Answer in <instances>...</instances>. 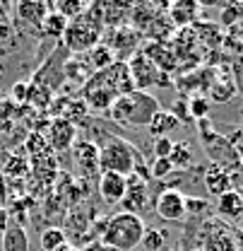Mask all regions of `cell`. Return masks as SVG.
<instances>
[{"label": "cell", "mask_w": 243, "mask_h": 251, "mask_svg": "<svg viewBox=\"0 0 243 251\" xmlns=\"http://www.w3.org/2000/svg\"><path fill=\"white\" fill-rule=\"evenodd\" d=\"M202 186H205V191L210 196L219 198V196H224L226 191L234 188V176L229 172H224L221 167H217V164L210 162L205 167V172H202Z\"/></svg>", "instance_id": "obj_18"}, {"label": "cell", "mask_w": 243, "mask_h": 251, "mask_svg": "<svg viewBox=\"0 0 243 251\" xmlns=\"http://www.w3.org/2000/svg\"><path fill=\"white\" fill-rule=\"evenodd\" d=\"M0 244H2V232H0Z\"/></svg>", "instance_id": "obj_50"}, {"label": "cell", "mask_w": 243, "mask_h": 251, "mask_svg": "<svg viewBox=\"0 0 243 251\" xmlns=\"http://www.w3.org/2000/svg\"><path fill=\"white\" fill-rule=\"evenodd\" d=\"M2 251H29V237H27V229L15 225L10 220L7 229L2 232Z\"/></svg>", "instance_id": "obj_23"}, {"label": "cell", "mask_w": 243, "mask_h": 251, "mask_svg": "<svg viewBox=\"0 0 243 251\" xmlns=\"http://www.w3.org/2000/svg\"><path fill=\"white\" fill-rule=\"evenodd\" d=\"M229 143H231V145H234V148H236V150L243 155V126H241V128H236V130L229 135Z\"/></svg>", "instance_id": "obj_42"}, {"label": "cell", "mask_w": 243, "mask_h": 251, "mask_svg": "<svg viewBox=\"0 0 243 251\" xmlns=\"http://www.w3.org/2000/svg\"><path fill=\"white\" fill-rule=\"evenodd\" d=\"M154 215L166 222L185 220V193L178 188H161L154 198Z\"/></svg>", "instance_id": "obj_10"}, {"label": "cell", "mask_w": 243, "mask_h": 251, "mask_svg": "<svg viewBox=\"0 0 243 251\" xmlns=\"http://www.w3.org/2000/svg\"><path fill=\"white\" fill-rule=\"evenodd\" d=\"M185 218L205 220L212 218V203L200 196H185Z\"/></svg>", "instance_id": "obj_29"}, {"label": "cell", "mask_w": 243, "mask_h": 251, "mask_svg": "<svg viewBox=\"0 0 243 251\" xmlns=\"http://www.w3.org/2000/svg\"><path fill=\"white\" fill-rule=\"evenodd\" d=\"M104 15H101V2H89L82 17L67 22L65 34L61 39V46L67 53H89L94 46L101 44L104 39Z\"/></svg>", "instance_id": "obj_2"}, {"label": "cell", "mask_w": 243, "mask_h": 251, "mask_svg": "<svg viewBox=\"0 0 243 251\" xmlns=\"http://www.w3.org/2000/svg\"><path fill=\"white\" fill-rule=\"evenodd\" d=\"M239 229H241V232H243V218H241V222H239Z\"/></svg>", "instance_id": "obj_48"}, {"label": "cell", "mask_w": 243, "mask_h": 251, "mask_svg": "<svg viewBox=\"0 0 243 251\" xmlns=\"http://www.w3.org/2000/svg\"><path fill=\"white\" fill-rule=\"evenodd\" d=\"M150 174H152V181H169L174 174V167L169 159H154L152 167H150Z\"/></svg>", "instance_id": "obj_37"}, {"label": "cell", "mask_w": 243, "mask_h": 251, "mask_svg": "<svg viewBox=\"0 0 243 251\" xmlns=\"http://www.w3.org/2000/svg\"><path fill=\"white\" fill-rule=\"evenodd\" d=\"M145 251H164L166 249V234L164 229H156V227H147L145 234H142V244Z\"/></svg>", "instance_id": "obj_36"}, {"label": "cell", "mask_w": 243, "mask_h": 251, "mask_svg": "<svg viewBox=\"0 0 243 251\" xmlns=\"http://www.w3.org/2000/svg\"><path fill=\"white\" fill-rule=\"evenodd\" d=\"M7 225H10V213H7V208H0V232H5Z\"/></svg>", "instance_id": "obj_44"}, {"label": "cell", "mask_w": 243, "mask_h": 251, "mask_svg": "<svg viewBox=\"0 0 243 251\" xmlns=\"http://www.w3.org/2000/svg\"><path fill=\"white\" fill-rule=\"evenodd\" d=\"M58 251H77V249H75L72 244H65V247H61V249H58Z\"/></svg>", "instance_id": "obj_45"}, {"label": "cell", "mask_w": 243, "mask_h": 251, "mask_svg": "<svg viewBox=\"0 0 243 251\" xmlns=\"http://www.w3.org/2000/svg\"><path fill=\"white\" fill-rule=\"evenodd\" d=\"M27 92H29V82L27 80H17L12 87H10V99L15 104H27Z\"/></svg>", "instance_id": "obj_41"}, {"label": "cell", "mask_w": 243, "mask_h": 251, "mask_svg": "<svg viewBox=\"0 0 243 251\" xmlns=\"http://www.w3.org/2000/svg\"><path fill=\"white\" fill-rule=\"evenodd\" d=\"M89 130L104 135V140L94 143L99 148V169L101 172H113V174H121V176H130L133 169H135V162L140 159L137 148L133 143H128L125 138L111 133V130L101 133L96 126H91Z\"/></svg>", "instance_id": "obj_3"}, {"label": "cell", "mask_w": 243, "mask_h": 251, "mask_svg": "<svg viewBox=\"0 0 243 251\" xmlns=\"http://www.w3.org/2000/svg\"><path fill=\"white\" fill-rule=\"evenodd\" d=\"M200 2H190V0H181V2H174L169 5V20L176 29H185V27H193L200 17Z\"/></svg>", "instance_id": "obj_20"}, {"label": "cell", "mask_w": 243, "mask_h": 251, "mask_svg": "<svg viewBox=\"0 0 243 251\" xmlns=\"http://www.w3.org/2000/svg\"><path fill=\"white\" fill-rule=\"evenodd\" d=\"M142 53L154 63V68L156 70H161V73H174L176 68H178V61H176V53H174V49H171V44L169 41H147V46L142 49Z\"/></svg>", "instance_id": "obj_17"}, {"label": "cell", "mask_w": 243, "mask_h": 251, "mask_svg": "<svg viewBox=\"0 0 243 251\" xmlns=\"http://www.w3.org/2000/svg\"><path fill=\"white\" fill-rule=\"evenodd\" d=\"M241 172H243V155H241Z\"/></svg>", "instance_id": "obj_49"}, {"label": "cell", "mask_w": 243, "mask_h": 251, "mask_svg": "<svg viewBox=\"0 0 243 251\" xmlns=\"http://www.w3.org/2000/svg\"><path fill=\"white\" fill-rule=\"evenodd\" d=\"M229 75H231V82L236 87V94H243V58H239V56L229 58Z\"/></svg>", "instance_id": "obj_38"}, {"label": "cell", "mask_w": 243, "mask_h": 251, "mask_svg": "<svg viewBox=\"0 0 243 251\" xmlns=\"http://www.w3.org/2000/svg\"><path fill=\"white\" fill-rule=\"evenodd\" d=\"M195 251H200V249H195Z\"/></svg>", "instance_id": "obj_52"}, {"label": "cell", "mask_w": 243, "mask_h": 251, "mask_svg": "<svg viewBox=\"0 0 243 251\" xmlns=\"http://www.w3.org/2000/svg\"><path fill=\"white\" fill-rule=\"evenodd\" d=\"M193 227L198 232L193 249L200 251H239L236 227L219 220L217 215L205 220H193Z\"/></svg>", "instance_id": "obj_6"}, {"label": "cell", "mask_w": 243, "mask_h": 251, "mask_svg": "<svg viewBox=\"0 0 243 251\" xmlns=\"http://www.w3.org/2000/svg\"><path fill=\"white\" fill-rule=\"evenodd\" d=\"M193 31H195L198 44L202 41V44L207 46V51H217V49L221 46V41H224V31H221L219 25H214V22H195V25H193Z\"/></svg>", "instance_id": "obj_22"}, {"label": "cell", "mask_w": 243, "mask_h": 251, "mask_svg": "<svg viewBox=\"0 0 243 251\" xmlns=\"http://www.w3.org/2000/svg\"><path fill=\"white\" fill-rule=\"evenodd\" d=\"M87 7H89V2H85V0H58V2H48V12H51V10L58 12L67 22L82 17Z\"/></svg>", "instance_id": "obj_27"}, {"label": "cell", "mask_w": 243, "mask_h": 251, "mask_svg": "<svg viewBox=\"0 0 243 251\" xmlns=\"http://www.w3.org/2000/svg\"><path fill=\"white\" fill-rule=\"evenodd\" d=\"M159 101L152 92H133L121 94L111 109H109V119L118 126H128V128H147L152 121V116L159 111Z\"/></svg>", "instance_id": "obj_4"}, {"label": "cell", "mask_w": 243, "mask_h": 251, "mask_svg": "<svg viewBox=\"0 0 243 251\" xmlns=\"http://www.w3.org/2000/svg\"><path fill=\"white\" fill-rule=\"evenodd\" d=\"M214 210H217V218L224 220V222H241L243 203H241V198H239V193H236V188H231L224 196H219Z\"/></svg>", "instance_id": "obj_21"}, {"label": "cell", "mask_w": 243, "mask_h": 251, "mask_svg": "<svg viewBox=\"0 0 243 251\" xmlns=\"http://www.w3.org/2000/svg\"><path fill=\"white\" fill-rule=\"evenodd\" d=\"M63 73H65V82H72V85H77V87H82L91 75H94L87 53H75V56L70 53V58H65Z\"/></svg>", "instance_id": "obj_19"}, {"label": "cell", "mask_w": 243, "mask_h": 251, "mask_svg": "<svg viewBox=\"0 0 243 251\" xmlns=\"http://www.w3.org/2000/svg\"><path fill=\"white\" fill-rule=\"evenodd\" d=\"M12 10L17 15V25H24L27 29H34V34H39L46 15H48V2H44V0H22Z\"/></svg>", "instance_id": "obj_15"}, {"label": "cell", "mask_w": 243, "mask_h": 251, "mask_svg": "<svg viewBox=\"0 0 243 251\" xmlns=\"http://www.w3.org/2000/svg\"><path fill=\"white\" fill-rule=\"evenodd\" d=\"M169 162L174 169H190L193 167V148L188 143H174V150L169 155Z\"/></svg>", "instance_id": "obj_32"}, {"label": "cell", "mask_w": 243, "mask_h": 251, "mask_svg": "<svg viewBox=\"0 0 243 251\" xmlns=\"http://www.w3.org/2000/svg\"><path fill=\"white\" fill-rule=\"evenodd\" d=\"M169 114H171V116H174L178 124H193V119H190V111H188V99H185V97L174 99V104H171Z\"/></svg>", "instance_id": "obj_39"}, {"label": "cell", "mask_w": 243, "mask_h": 251, "mask_svg": "<svg viewBox=\"0 0 243 251\" xmlns=\"http://www.w3.org/2000/svg\"><path fill=\"white\" fill-rule=\"evenodd\" d=\"M46 130H48V135H44V138H48V148L53 152L72 150V145L77 140V128L70 124L67 119H51V124H48Z\"/></svg>", "instance_id": "obj_14"}, {"label": "cell", "mask_w": 243, "mask_h": 251, "mask_svg": "<svg viewBox=\"0 0 243 251\" xmlns=\"http://www.w3.org/2000/svg\"><path fill=\"white\" fill-rule=\"evenodd\" d=\"M87 58H89V65L94 73H99V70H106V68H111L116 58H113V53H111V49L106 46V44H99V46H94L89 53H87Z\"/></svg>", "instance_id": "obj_31"}, {"label": "cell", "mask_w": 243, "mask_h": 251, "mask_svg": "<svg viewBox=\"0 0 243 251\" xmlns=\"http://www.w3.org/2000/svg\"><path fill=\"white\" fill-rule=\"evenodd\" d=\"M239 22H243V2H226L221 7V12H219V22L217 25L229 29V27H234Z\"/></svg>", "instance_id": "obj_34"}, {"label": "cell", "mask_w": 243, "mask_h": 251, "mask_svg": "<svg viewBox=\"0 0 243 251\" xmlns=\"http://www.w3.org/2000/svg\"><path fill=\"white\" fill-rule=\"evenodd\" d=\"M15 130V124L12 121H7V119H2L0 116V138H5V135H10Z\"/></svg>", "instance_id": "obj_43"}, {"label": "cell", "mask_w": 243, "mask_h": 251, "mask_svg": "<svg viewBox=\"0 0 243 251\" xmlns=\"http://www.w3.org/2000/svg\"><path fill=\"white\" fill-rule=\"evenodd\" d=\"M236 56H239V58H243V44L239 46V53H236Z\"/></svg>", "instance_id": "obj_47"}, {"label": "cell", "mask_w": 243, "mask_h": 251, "mask_svg": "<svg viewBox=\"0 0 243 251\" xmlns=\"http://www.w3.org/2000/svg\"><path fill=\"white\" fill-rule=\"evenodd\" d=\"M67 51L63 49L61 44L48 53V58L41 63V68L31 75L29 85H36V87H44L53 94H61V90L65 87V73H63V65H65V58Z\"/></svg>", "instance_id": "obj_8"}, {"label": "cell", "mask_w": 243, "mask_h": 251, "mask_svg": "<svg viewBox=\"0 0 243 251\" xmlns=\"http://www.w3.org/2000/svg\"><path fill=\"white\" fill-rule=\"evenodd\" d=\"M178 126L181 124H178L166 109H159L152 116V121L147 124V130H150L152 138H169V133H174Z\"/></svg>", "instance_id": "obj_25"}, {"label": "cell", "mask_w": 243, "mask_h": 251, "mask_svg": "<svg viewBox=\"0 0 243 251\" xmlns=\"http://www.w3.org/2000/svg\"><path fill=\"white\" fill-rule=\"evenodd\" d=\"M39 244H41V251H58L67 244V232L61 227H44L39 234Z\"/></svg>", "instance_id": "obj_28"}, {"label": "cell", "mask_w": 243, "mask_h": 251, "mask_svg": "<svg viewBox=\"0 0 243 251\" xmlns=\"http://www.w3.org/2000/svg\"><path fill=\"white\" fill-rule=\"evenodd\" d=\"M207 99H210V104H226V101H231L234 97H236V87H234V82H231V75L226 73V75H217V80H214V85L207 90L205 94Z\"/></svg>", "instance_id": "obj_24"}, {"label": "cell", "mask_w": 243, "mask_h": 251, "mask_svg": "<svg viewBox=\"0 0 243 251\" xmlns=\"http://www.w3.org/2000/svg\"><path fill=\"white\" fill-rule=\"evenodd\" d=\"M128 179V191L123 196L121 205H123V213H130V215H140L147 210L150 205V184L140 181L135 174L125 176Z\"/></svg>", "instance_id": "obj_13"}, {"label": "cell", "mask_w": 243, "mask_h": 251, "mask_svg": "<svg viewBox=\"0 0 243 251\" xmlns=\"http://www.w3.org/2000/svg\"><path fill=\"white\" fill-rule=\"evenodd\" d=\"M27 172H29V159H27V155H17V152L7 155L5 169H2V176H5V179H7V176L22 179V176H27Z\"/></svg>", "instance_id": "obj_33"}, {"label": "cell", "mask_w": 243, "mask_h": 251, "mask_svg": "<svg viewBox=\"0 0 243 251\" xmlns=\"http://www.w3.org/2000/svg\"><path fill=\"white\" fill-rule=\"evenodd\" d=\"M210 99L205 97V94H193L190 99H188V111H190V119H193V124L195 121H200V119H210Z\"/></svg>", "instance_id": "obj_35"}, {"label": "cell", "mask_w": 243, "mask_h": 251, "mask_svg": "<svg viewBox=\"0 0 243 251\" xmlns=\"http://www.w3.org/2000/svg\"><path fill=\"white\" fill-rule=\"evenodd\" d=\"M72 159L77 164V172L82 179L87 181H96L101 169H99V148L91 143V140H77L72 145Z\"/></svg>", "instance_id": "obj_11"}, {"label": "cell", "mask_w": 243, "mask_h": 251, "mask_svg": "<svg viewBox=\"0 0 243 251\" xmlns=\"http://www.w3.org/2000/svg\"><path fill=\"white\" fill-rule=\"evenodd\" d=\"M63 119H67L75 128L87 126L89 124V109L85 106V101H82L80 97H72L70 104H67V109H65V116H63Z\"/></svg>", "instance_id": "obj_30"}, {"label": "cell", "mask_w": 243, "mask_h": 251, "mask_svg": "<svg viewBox=\"0 0 243 251\" xmlns=\"http://www.w3.org/2000/svg\"><path fill=\"white\" fill-rule=\"evenodd\" d=\"M145 229L147 225L140 215H130L121 210L106 220V227L99 234V244L111 251H135L142 244Z\"/></svg>", "instance_id": "obj_5"}, {"label": "cell", "mask_w": 243, "mask_h": 251, "mask_svg": "<svg viewBox=\"0 0 243 251\" xmlns=\"http://www.w3.org/2000/svg\"><path fill=\"white\" fill-rule=\"evenodd\" d=\"M0 70H2V65H0Z\"/></svg>", "instance_id": "obj_51"}, {"label": "cell", "mask_w": 243, "mask_h": 251, "mask_svg": "<svg viewBox=\"0 0 243 251\" xmlns=\"http://www.w3.org/2000/svg\"><path fill=\"white\" fill-rule=\"evenodd\" d=\"M125 65H128V73H130L133 87H135L137 92H150V87H154L156 75H159V70L154 68V63L150 61L142 51H137V53L125 63Z\"/></svg>", "instance_id": "obj_12"}, {"label": "cell", "mask_w": 243, "mask_h": 251, "mask_svg": "<svg viewBox=\"0 0 243 251\" xmlns=\"http://www.w3.org/2000/svg\"><path fill=\"white\" fill-rule=\"evenodd\" d=\"M104 36H106V41H101V44H106V46L111 49L113 58L118 63H128L137 51H140V44H142V36L133 29L130 25L106 29Z\"/></svg>", "instance_id": "obj_9"}, {"label": "cell", "mask_w": 243, "mask_h": 251, "mask_svg": "<svg viewBox=\"0 0 243 251\" xmlns=\"http://www.w3.org/2000/svg\"><path fill=\"white\" fill-rule=\"evenodd\" d=\"M198 135H200V143H202V148H205V155L210 157L212 164L221 167V169L229 172L231 176H234V172L241 169V152L229 143L226 135L217 133L214 128L212 130H202V133H198Z\"/></svg>", "instance_id": "obj_7"}, {"label": "cell", "mask_w": 243, "mask_h": 251, "mask_svg": "<svg viewBox=\"0 0 243 251\" xmlns=\"http://www.w3.org/2000/svg\"><path fill=\"white\" fill-rule=\"evenodd\" d=\"M96 191L106 205H118L128 191V179L121 174H113V172H101L96 179Z\"/></svg>", "instance_id": "obj_16"}, {"label": "cell", "mask_w": 243, "mask_h": 251, "mask_svg": "<svg viewBox=\"0 0 243 251\" xmlns=\"http://www.w3.org/2000/svg\"><path fill=\"white\" fill-rule=\"evenodd\" d=\"M171 150H174L171 138H154V159H169Z\"/></svg>", "instance_id": "obj_40"}, {"label": "cell", "mask_w": 243, "mask_h": 251, "mask_svg": "<svg viewBox=\"0 0 243 251\" xmlns=\"http://www.w3.org/2000/svg\"><path fill=\"white\" fill-rule=\"evenodd\" d=\"M65 27H67V20L65 17H61L58 12H48L46 15V20H44V25H41V36L44 39H51L53 44H61V39H63V34H65Z\"/></svg>", "instance_id": "obj_26"}, {"label": "cell", "mask_w": 243, "mask_h": 251, "mask_svg": "<svg viewBox=\"0 0 243 251\" xmlns=\"http://www.w3.org/2000/svg\"><path fill=\"white\" fill-rule=\"evenodd\" d=\"M236 193H239V198H241V203H243V186L236 188Z\"/></svg>", "instance_id": "obj_46"}, {"label": "cell", "mask_w": 243, "mask_h": 251, "mask_svg": "<svg viewBox=\"0 0 243 251\" xmlns=\"http://www.w3.org/2000/svg\"><path fill=\"white\" fill-rule=\"evenodd\" d=\"M133 80L128 73L125 63H113L106 70L94 73L89 80L80 87V99L85 101V106L89 109V114H109L111 104L121 97V94L133 92Z\"/></svg>", "instance_id": "obj_1"}]
</instances>
